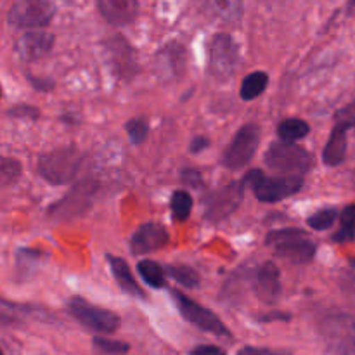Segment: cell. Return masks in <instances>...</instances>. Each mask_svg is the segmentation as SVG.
I'll list each match as a JSON object with an SVG mask.
<instances>
[{"mask_svg": "<svg viewBox=\"0 0 355 355\" xmlns=\"http://www.w3.org/2000/svg\"><path fill=\"white\" fill-rule=\"evenodd\" d=\"M96 194V184L92 180H85L80 182L62 198L61 201L54 203L49 210V215L58 220H66V218L78 217V215L85 214L87 208L90 207Z\"/></svg>", "mask_w": 355, "mask_h": 355, "instance_id": "cell-11", "label": "cell"}, {"mask_svg": "<svg viewBox=\"0 0 355 355\" xmlns=\"http://www.w3.org/2000/svg\"><path fill=\"white\" fill-rule=\"evenodd\" d=\"M347 156V128L342 125H335L329 141L322 153V162L328 166L342 165Z\"/></svg>", "mask_w": 355, "mask_h": 355, "instance_id": "cell-18", "label": "cell"}, {"mask_svg": "<svg viewBox=\"0 0 355 355\" xmlns=\"http://www.w3.org/2000/svg\"><path fill=\"white\" fill-rule=\"evenodd\" d=\"M266 163L269 168L276 170V172L300 175V173L311 170L314 158H312L311 153L305 151L300 146L281 141L269 146L266 153Z\"/></svg>", "mask_w": 355, "mask_h": 355, "instance_id": "cell-4", "label": "cell"}, {"mask_svg": "<svg viewBox=\"0 0 355 355\" xmlns=\"http://www.w3.org/2000/svg\"><path fill=\"white\" fill-rule=\"evenodd\" d=\"M54 14L52 0H17L9 12V23L19 28L45 26Z\"/></svg>", "mask_w": 355, "mask_h": 355, "instance_id": "cell-9", "label": "cell"}, {"mask_svg": "<svg viewBox=\"0 0 355 355\" xmlns=\"http://www.w3.org/2000/svg\"><path fill=\"white\" fill-rule=\"evenodd\" d=\"M82 166V153L75 148H59L45 153L38 159V172L51 184H68Z\"/></svg>", "mask_w": 355, "mask_h": 355, "instance_id": "cell-2", "label": "cell"}, {"mask_svg": "<svg viewBox=\"0 0 355 355\" xmlns=\"http://www.w3.org/2000/svg\"><path fill=\"white\" fill-rule=\"evenodd\" d=\"M186 66V49L179 44H168L156 55V68L163 78H175L182 75Z\"/></svg>", "mask_w": 355, "mask_h": 355, "instance_id": "cell-15", "label": "cell"}, {"mask_svg": "<svg viewBox=\"0 0 355 355\" xmlns=\"http://www.w3.org/2000/svg\"><path fill=\"white\" fill-rule=\"evenodd\" d=\"M19 175H21L19 162H16V159H10V158H3L2 165H0L2 186H9V184H12Z\"/></svg>", "mask_w": 355, "mask_h": 355, "instance_id": "cell-29", "label": "cell"}, {"mask_svg": "<svg viewBox=\"0 0 355 355\" xmlns=\"http://www.w3.org/2000/svg\"><path fill=\"white\" fill-rule=\"evenodd\" d=\"M336 217H338V214H336L335 208H324V210H319L318 214L311 215L307 222L315 231H326L335 224Z\"/></svg>", "mask_w": 355, "mask_h": 355, "instance_id": "cell-27", "label": "cell"}, {"mask_svg": "<svg viewBox=\"0 0 355 355\" xmlns=\"http://www.w3.org/2000/svg\"><path fill=\"white\" fill-rule=\"evenodd\" d=\"M180 177H182L184 184H187V186H191V187H201V186H203V179H201V173L198 172V170H194V168L182 170Z\"/></svg>", "mask_w": 355, "mask_h": 355, "instance_id": "cell-32", "label": "cell"}, {"mask_svg": "<svg viewBox=\"0 0 355 355\" xmlns=\"http://www.w3.org/2000/svg\"><path fill=\"white\" fill-rule=\"evenodd\" d=\"M238 355H293L288 350H270V349H260V347H245L238 352Z\"/></svg>", "mask_w": 355, "mask_h": 355, "instance_id": "cell-31", "label": "cell"}, {"mask_svg": "<svg viewBox=\"0 0 355 355\" xmlns=\"http://www.w3.org/2000/svg\"><path fill=\"white\" fill-rule=\"evenodd\" d=\"M260 142V128L250 123L236 132L234 139L222 156V165L229 170H239L255 156Z\"/></svg>", "mask_w": 355, "mask_h": 355, "instance_id": "cell-7", "label": "cell"}, {"mask_svg": "<svg viewBox=\"0 0 355 355\" xmlns=\"http://www.w3.org/2000/svg\"><path fill=\"white\" fill-rule=\"evenodd\" d=\"M68 309L76 321L97 333H114L120 328V318L114 312L96 307L80 297L71 298Z\"/></svg>", "mask_w": 355, "mask_h": 355, "instance_id": "cell-8", "label": "cell"}, {"mask_svg": "<svg viewBox=\"0 0 355 355\" xmlns=\"http://www.w3.org/2000/svg\"><path fill=\"white\" fill-rule=\"evenodd\" d=\"M267 83H269V76L263 71H255L252 75L246 76L243 80L241 85V97L245 101H253L267 89Z\"/></svg>", "mask_w": 355, "mask_h": 355, "instance_id": "cell-21", "label": "cell"}, {"mask_svg": "<svg viewBox=\"0 0 355 355\" xmlns=\"http://www.w3.org/2000/svg\"><path fill=\"white\" fill-rule=\"evenodd\" d=\"M333 239L338 243L354 241L355 239V205H349L345 210L342 211L340 217V229Z\"/></svg>", "mask_w": 355, "mask_h": 355, "instance_id": "cell-23", "label": "cell"}, {"mask_svg": "<svg viewBox=\"0 0 355 355\" xmlns=\"http://www.w3.org/2000/svg\"><path fill=\"white\" fill-rule=\"evenodd\" d=\"M208 12L220 21L236 23L243 16V0H201Z\"/></svg>", "mask_w": 355, "mask_h": 355, "instance_id": "cell-19", "label": "cell"}, {"mask_svg": "<svg viewBox=\"0 0 355 355\" xmlns=\"http://www.w3.org/2000/svg\"><path fill=\"white\" fill-rule=\"evenodd\" d=\"M208 144H210V141H208L207 137H203V135H196V137L193 139V142H191V153L198 155V153L203 151L205 148H208Z\"/></svg>", "mask_w": 355, "mask_h": 355, "instance_id": "cell-35", "label": "cell"}, {"mask_svg": "<svg viewBox=\"0 0 355 355\" xmlns=\"http://www.w3.org/2000/svg\"><path fill=\"white\" fill-rule=\"evenodd\" d=\"M137 270L142 279L146 281V284L156 288V290L165 288V274H163V269L156 262H153V260H141L137 263Z\"/></svg>", "mask_w": 355, "mask_h": 355, "instance_id": "cell-22", "label": "cell"}, {"mask_svg": "<svg viewBox=\"0 0 355 355\" xmlns=\"http://www.w3.org/2000/svg\"><path fill=\"white\" fill-rule=\"evenodd\" d=\"M172 295V300L175 304V307L179 309V312L182 314V318L186 321H189L191 324H194L196 328L203 329V331L211 333V335L217 336H231V331L227 329V326L217 318L211 311L201 307L200 304H196L194 300H191L187 295L180 293L179 290L170 291Z\"/></svg>", "mask_w": 355, "mask_h": 355, "instance_id": "cell-6", "label": "cell"}, {"mask_svg": "<svg viewBox=\"0 0 355 355\" xmlns=\"http://www.w3.org/2000/svg\"><path fill=\"white\" fill-rule=\"evenodd\" d=\"M267 245L272 246L281 259L293 263H307L315 255V243L300 229H279L269 232Z\"/></svg>", "mask_w": 355, "mask_h": 355, "instance_id": "cell-3", "label": "cell"}, {"mask_svg": "<svg viewBox=\"0 0 355 355\" xmlns=\"http://www.w3.org/2000/svg\"><path fill=\"white\" fill-rule=\"evenodd\" d=\"M99 10L111 24H128L135 19L139 10L137 0H99Z\"/></svg>", "mask_w": 355, "mask_h": 355, "instance_id": "cell-16", "label": "cell"}, {"mask_svg": "<svg viewBox=\"0 0 355 355\" xmlns=\"http://www.w3.org/2000/svg\"><path fill=\"white\" fill-rule=\"evenodd\" d=\"M166 274L177 281L179 284L186 288H198L200 286V276L194 269L187 266H168L166 267Z\"/></svg>", "mask_w": 355, "mask_h": 355, "instance_id": "cell-24", "label": "cell"}, {"mask_svg": "<svg viewBox=\"0 0 355 355\" xmlns=\"http://www.w3.org/2000/svg\"><path fill=\"white\" fill-rule=\"evenodd\" d=\"M255 293L266 304L272 305L281 298V277L279 269L272 262H267L257 270Z\"/></svg>", "mask_w": 355, "mask_h": 355, "instance_id": "cell-14", "label": "cell"}, {"mask_svg": "<svg viewBox=\"0 0 355 355\" xmlns=\"http://www.w3.org/2000/svg\"><path fill=\"white\" fill-rule=\"evenodd\" d=\"M245 184L232 182L229 186L215 189L205 200V217L210 222H220L227 218L241 205Z\"/></svg>", "mask_w": 355, "mask_h": 355, "instance_id": "cell-10", "label": "cell"}, {"mask_svg": "<svg viewBox=\"0 0 355 355\" xmlns=\"http://www.w3.org/2000/svg\"><path fill=\"white\" fill-rule=\"evenodd\" d=\"M127 132H128V137L134 144H141V142L146 141L149 134V125L148 121L142 120V118H134L127 123Z\"/></svg>", "mask_w": 355, "mask_h": 355, "instance_id": "cell-28", "label": "cell"}, {"mask_svg": "<svg viewBox=\"0 0 355 355\" xmlns=\"http://www.w3.org/2000/svg\"><path fill=\"white\" fill-rule=\"evenodd\" d=\"M191 355H225V352L220 349V347L200 345V347H196V349H193Z\"/></svg>", "mask_w": 355, "mask_h": 355, "instance_id": "cell-34", "label": "cell"}, {"mask_svg": "<svg viewBox=\"0 0 355 355\" xmlns=\"http://www.w3.org/2000/svg\"><path fill=\"white\" fill-rule=\"evenodd\" d=\"M309 132H311V127H309L307 121L298 120V118H290V120H284L283 123L277 127V134L283 141L295 142L300 141V139L307 137Z\"/></svg>", "mask_w": 355, "mask_h": 355, "instance_id": "cell-20", "label": "cell"}, {"mask_svg": "<svg viewBox=\"0 0 355 355\" xmlns=\"http://www.w3.org/2000/svg\"><path fill=\"white\" fill-rule=\"evenodd\" d=\"M94 347H96L97 352L104 354V355H127L130 347L128 343L123 342H114V340H107V338H94Z\"/></svg>", "mask_w": 355, "mask_h": 355, "instance_id": "cell-26", "label": "cell"}, {"mask_svg": "<svg viewBox=\"0 0 355 355\" xmlns=\"http://www.w3.org/2000/svg\"><path fill=\"white\" fill-rule=\"evenodd\" d=\"M52 45H54V35L45 33V31H28V33L21 35L17 38L16 54L19 55L23 61H37V59L44 58L51 52Z\"/></svg>", "mask_w": 355, "mask_h": 355, "instance_id": "cell-13", "label": "cell"}, {"mask_svg": "<svg viewBox=\"0 0 355 355\" xmlns=\"http://www.w3.org/2000/svg\"><path fill=\"white\" fill-rule=\"evenodd\" d=\"M335 355H355V340L352 343H349V345L343 347V349H340Z\"/></svg>", "mask_w": 355, "mask_h": 355, "instance_id": "cell-36", "label": "cell"}, {"mask_svg": "<svg viewBox=\"0 0 355 355\" xmlns=\"http://www.w3.org/2000/svg\"><path fill=\"white\" fill-rule=\"evenodd\" d=\"M107 263H110V269L113 272L114 279H116L118 286L125 291V293L132 295L135 298H146L144 290L139 286V283L135 281V277L132 276V270L128 267V263L123 259L114 255H107Z\"/></svg>", "mask_w": 355, "mask_h": 355, "instance_id": "cell-17", "label": "cell"}, {"mask_svg": "<svg viewBox=\"0 0 355 355\" xmlns=\"http://www.w3.org/2000/svg\"><path fill=\"white\" fill-rule=\"evenodd\" d=\"M335 120H336V125H342V127H345L347 130L355 127V101L354 103H350L349 106L342 107V110L336 113Z\"/></svg>", "mask_w": 355, "mask_h": 355, "instance_id": "cell-30", "label": "cell"}, {"mask_svg": "<svg viewBox=\"0 0 355 355\" xmlns=\"http://www.w3.org/2000/svg\"><path fill=\"white\" fill-rule=\"evenodd\" d=\"M172 211L177 220H186L193 210V198L186 191H175L172 196Z\"/></svg>", "mask_w": 355, "mask_h": 355, "instance_id": "cell-25", "label": "cell"}, {"mask_svg": "<svg viewBox=\"0 0 355 355\" xmlns=\"http://www.w3.org/2000/svg\"><path fill=\"white\" fill-rule=\"evenodd\" d=\"M10 116H31L37 118L38 116V110L33 106H14L12 110L9 111Z\"/></svg>", "mask_w": 355, "mask_h": 355, "instance_id": "cell-33", "label": "cell"}, {"mask_svg": "<svg viewBox=\"0 0 355 355\" xmlns=\"http://www.w3.org/2000/svg\"><path fill=\"white\" fill-rule=\"evenodd\" d=\"M245 186H250L255 193L257 200L263 203H274L288 196H293L304 186V179L300 175L290 177H267L262 170H250L243 179Z\"/></svg>", "mask_w": 355, "mask_h": 355, "instance_id": "cell-1", "label": "cell"}, {"mask_svg": "<svg viewBox=\"0 0 355 355\" xmlns=\"http://www.w3.org/2000/svg\"><path fill=\"white\" fill-rule=\"evenodd\" d=\"M239 62L238 45L229 35L218 33L208 47V71L217 80H229L236 73Z\"/></svg>", "mask_w": 355, "mask_h": 355, "instance_id": "cell-5", "label": "cell"}, {"mask_svg": "<svg viewBox=\"0 0 355 355\" xmlns=\"http://www.w3.org/2000/svg\"><path fill=\"white\" fill-rule=\"evenodd\" d=\"M168 243V232L162 224L149 222V224L141 225L134 232L130 241V250L134 255H146V253L162 250Z\"/></svg>", "mask_w": 355, "mask_h": 355, "instance_id": "cell-12", "label": "cell"}]
</instances>
